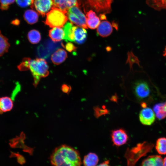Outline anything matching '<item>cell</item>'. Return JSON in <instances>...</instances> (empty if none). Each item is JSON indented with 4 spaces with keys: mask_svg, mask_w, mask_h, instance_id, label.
<instances>
[{
    "mask_svg": "<svg viewBox=\"0 0 166 166\" xmlns=\"http://www.w3.org/2000/svg\"><path fill=\"white\" fill-rule=\"evenodd\" d=\"M46 15L45 23L50 27H62L68 19L66 13L56 7L52 8Z\"/></svg>",
    "mask_w": 166,
    "mask_h": 166,
    "instance_id": "cell-4",
    "label": "cell"
},
{
    "mask_svg": "<svg viewBox=\"0 0 166 166\" xmlns=\"http://www.w3.org/2000/svg\"><path fill=\"white\" fill-rule=\"evenodd\" d=\"M65 47L67 50L70 52L76 50L77 49V47L73 43L70 42L67 43Z\"/></svg>",
    "mask_w": 166,
    "mask_h": 166,
    "instance_id": "cell-32",
    "label": "cell"
},
{
    "mask_svg": "<svg viewBox=\"0 0 166 166\" xmlns=\"http://www.w3.org/2000/svg\"><path fill=\"white\" fill-rule=\"evenodd\" d=\"M61 89L63 92L69 94L71 91L72 88L69 85L64 84L62 85Z\"/></svg>",
    "mask_w": 166,
    "mask_h": 166,
    "instance_id": "cell-34",
    "label": "cell"
},
{
    "mask_svg": "<svg viewBox=\"0 0 166 166\" xmlns=\"http://www.w3.org/2000/svg\"><path fill=\"white\" fill-rule=\"evenodd\" d=\"M134 90L136 97L141 99L147 97L150 93L148 85L144 81H140L136 82L134 85Z\"/></svg>",
    "mask_w": 166,
    "mask_h": 166,
    "instance_id": "cell-9",
    "label": "cell"
},
{
    "mask_svg": "<svg viewBox=\"0 0 166 166\" xmlns=\"http://www.w3.org/2000/svg\"><path fill=\"white\" fill-rule=\"evenodd\" d=\"M49 67L46 61L44 59L37 58L31 60L30 69L34 77V85L36 87L40 79L47 77L49 74Z\"/></svg>",
    "mask_w": 166,
    "mask_h": 166,
    "instance_id": "cell-3",
    "label": "cell"
},
{
    "mask_svg": "<svg viewBox=\"0 0 166 166\" xmlns=\"http://www.w3.org/2000/svg\"><path fill=\"white\" fill-rule=\"evenodd\" d=\"M66 14L68 19L73 24L85 29L88 28L86 24V17L79 6H74L69 8Z\"/></svg>",
    "mask_w": 166,
    "mask_h": 166,
    "instance_id": "cell-5",
    "label": "cell"
},
{
    "mask_svg": "<svg viewBox=\"0 0 166 166\" xmlns=\"http://www.w3.org/2000/svg\"><path fill=\"white\" fill-rule=\"evenodd\" d=\"M109 161L106 160L105 161L102 163L101 164H99V166H109Z\"/></svg>",
    "mask_w": 166,
    "mask_h": 166,
    "instance_id": "cell-35",
    "label": "cell"
},
{
    "mask_svg": "<svg viewBox=\"0 0 166 166\" xmlns=\"http://www.w3.org/2000/svg\"><path fill=\"white\" fill-rule=\"evenodd\" d=\"M100 17L101 20H104L106 19V17L104 14H100Z\"/></svg>",
    "mask_w": 166,
    "mask_h": 166,
    "instance_id": "cell-36",
    "label": "cell"
},
{
    "mask_svg": "<svg viewBox=\"0 0 166 166\" xmlns=\"http://www.w3.org/2000/svg\"><path fill=\"white\" fill-rule=\"evenodd\" d=\"M163 165L166 166V157L163 160Z\"/></svg>",
    "mask_w": 166,
    "mask_h": 166,
    "instance_id": "cell-39",
    "label": "cell"
},
{
    "mask_svg": "<svg viewBox=\"0 0 166 166\" xmlns=\"http://www.w3.org/2000/svg\"><path fill=\"white\" fill-rule=\"evenodd\" d=\"M98 160V157L96 154L90 152L84 156L83 163L85 166H95L97 164Z\"/></svg>",
    "mask_w": 166,
    "mask_h": 166,
    "instance_id": "cell-22",
    "label": "cell"
},
{
    "mask_svg": "<svg viewBox=\"0 0 166 166\" xmlns=\"http://www.w3.org/2000/svg\"><path fill=\"white\" fill-rule=\"evenodd\" d=\"M117 95H115L112 97L111 100H112V101H115V100L116 101L117 100Z\"/></svg>",
    "mask_w": 166,
    "mask_h": 166,
    "instance_id": "cell-38",
    "label": "cell"
},
{
    "mask_svg": "<svg viewBox=\"0 0 166 166\" xmlns=\"http://www.w3.org/2000/svg\"><path fill=\"white\" fill-rule=\"evenodd\" d=\"M111 137L114 144L119 146L126 143L128 136L124 130L120 129L113 130L111 134Z\"/></svg>",
    "mask_w": 166,
    "mask_h": 166,
    "instance_id": "cell-10",
    "label": "cell"
},
{
    "mask_svg": "<svg viewBox=\"0 0 166 166\" xmlns=\"http://www.w3.org/2000/svg\"><path fill=\"white\" fill-rule=\"evenodd\" d=\"M67 57L66 51L63 49H59L52 54L51 59L53 63L58 65L64 61Z\"/></svg>",
    "mask_w": 166,
    "mask_h": 166,
    "instance_id": "cell-16",
    "label": "cell"
},
{
    "mask_svg": "<svg viewBox=\"0 0 166 166\" xmlns=\"http://www.w3.org/2000/svg\"><path fill=\"white\" fill-rule=\"evenodd\" d=\"M74 27L73 23L68 22L63 26V30L65 33L63 39L66 41L74 42Z\"/></svg>",
    "mask_w": 166,
    "mask_h": 166,
    "instance_id": "cell-18",
    "label": "cell"
},
{
    "mask_svg": "<svg viewBox=\"0 0 166 166\" xmlns=\"http://www.w3.org/2000/svg\"><path fill=\"white\" fill-rule=\"evenodd\" d=\"M113 0H85L87 4L97 12L109 13Z\"/></svg>",
    "mask_w": 166,
    "mask_h": 166,
    "instance_id": "cell-6",
    "label": "cell"
},
{
    "mask_svg": "<svg viewBox=\"0 0 166 166\" xmlns=\"http://www.w3.org/2000/svg\"><path fill=\"white\" fill-rule=\"evenodd\" d=\"M106 50L107 51H109L111 50V48L109 46H108L106 48Z\"/></svg>",
    "mask_w": 166,
    "mask_h": 166,
    "instance_id": "cell-41",
    "label": "cell"
},
{
    "mask_svg": "<svg viewBox=\"0 0 166 166\" xmlns=\"http://www.w3.org/2000/svg\"><path fill=\"white\" fill-rule=\"evenodd\" d=\"M86 22L89 28L94 29L97 27L100 23V18L97 16L95 12L90 10L86 14Z\"/></svg>",
    "mask_w": 166,
    "mask_h": 166,
    "instance_id": "cell-13",
    "label": "cell"
},
{
    "mask_svg": "<svg viewBox=\"0 0 166 166\" xmlns=\"http://www.w3.org/2000/svg\"><path fill=\"white\" fill-rule=\"evenodd\" d=\"M28 38L31 43L35 44L38 43L41 39V35L40 32L35 30L30 31L28 34Z\"/></svg>",
    "mask_w": 166,
    "mask_h": 166,
    "instance_id": "cell-26",
    "label": "cell"
},
{
    "mask_svg": "<svg viewBox=\"0 0 166 166\" xmlns=\"http://www.w3.org/2000/svg\"><path fill=\"white\" fill-rule=\"evenodd\" d=\"M139 119L142 124L146 125H151L155 121V113L151 108L144 107L139 113Z\"/></svg>",
    "mask_w": 166,
    "mask_h": 166,
    "instance_id": "cell-8",
    "label": "cell"
},
{
    "mask_svg": "<svg viewBox=\"0 0 166 166\" xmlns=\"http://www.w3.org/2000/svg\"><path fill=\"white\" fill-rule=\"evenodd\" d=\"M74 32L75 42L81 44L85 42L87 38V32L85 28L74 26Z\"/></svg>",
    "mask_w": 166,
    "mask_h": 166,
    "instance_id": "cell-14",
    "label": "cell"
},
{
    "mask_svg": "<svg viewBox=\"0 0 166 166\" xmlns=\"http://www.w3.org/2000/svg\"><path fill=\"white\" fill-rule=\"evenodd\" d=\"M49 35L52 41L54 42L61 41L65 36L64 31L60 27H53L49 31Z\"/></svg>",
    "mask_w": 166,
    "mask_h": 166,
    "instance_id": "cell-17",
    "label": "cell"
},
{
    "mask_svg": "<svg viewBox=\"0 0 166 166\" xmlns=\"http://www.w3.org/2000/svg\"><path fill=\"white\" fill-rule=\"evenodd\" d=\"M112 25L107 21L101 22L97 27V33L101 36L105 37L109 36L112 33Z\"/></svg>",
    "mask_w": 166,
    "mask_h": 166,
    "instance_id": "cell-12",
    "label": "cell"
},
{
    "mask_svg": "<svg viewBox=\"0 0 166 166\" xmlns=\"http://www.w3.org/2000/svg\"><path fill=\"white\" fill-rule=\"evenodd\" d=\"M156 117L161 120L166 117V101L156 104L153 108Z\"/></svg>",
    "mask_w": 166,
    "mask_h": 166,
    "instance_id": "cell-19",
    "label": "cell"
},
{
    "mask_svg": "<svg viewBox=\"0 0 166 166\" xmlns=\"http://www.w3.org/2000/svg\"><path fill=\"white\" fill-rule=\"evenodd\" d=\"M127 55L128 58L126 63H129L130 69H132V65L134 63H136L139 64V61L137 57L133 54L132 51L128 52Z\"/></svg>",
    "mask_w": 166,
    "mask_h": 166,
    "instance_id": "cell-28",
    "label": "cell"
},
{
    "mask_svg": "<svg viewBox=\"0 0 166 166\" xmlns=\"http://www.w3.org/2000/svg\"><path fill=\"white\" fill-rule=\"evenodd\" d=\"M18 20H15L13 21L11 23L12 24L14 25H17V24H18Z\"/></svg>",
    "mask_w": 166,
    "mask_h": 166,
    "instance_id": "cell-37",
    "label": "cell"
},
{
    "mask_svg": "<svg viewBox=\"0 0 166 166\" xmlns=\"http://www.w3.org/2000/svg\"><path fill=\"white\" fill-rule=\"evenodd\" d=\"M154 146L151 143L144 141L137 144L131 149H127L125 156L127 160L128 165H134L140 158L151 152Z\"/></svg>",
    "mask_w": 166,
    "mask_h": 166,
    "instance_id": "cell-2",
    "label": "cell"
},
{
    "mask_svg": "<svg viewBox=\"0 0 166 166\" xmlns=\"http://www.w3.org/2000/svg\"><path fill=\"white\" fill-rule=\"evenodd\" d=\"M13 107V101L10 98L6 96L0 98V109L3 112L10 111Z\"/></svg>",
    "mask_w": 166,
    "mask_h": 166,
    "instance_id": "cell-20",
    "label": "cell"
},
{
    "mask_svg": "<svg viewBox=\"0 0 166 166\" xmlns=\"http://www.w3.org/2000/svg\"><path fill=\"white\" fill-rule=\"evenodd\" d=\"M14 157H17V160L18 163L21 164L23 163L24 160L22 156L18 154L15 153L11 152V155L10 156V157L12 158Z\"/></svg>",
    "mask_w": 166,
    "mask_h": 166,
    "instance_id": "cell-33",
    "label": "cell"
},
{
    "mask_svg": "<svg viewBox=\"0 0 166 166\" xmlns=\"http://www.w3.org/2000/svg\"><path fill=\"white\" fill-rule=\"evenodd\" d=\"M17 4L19 6L24 8L31 5L33 0H15Z\"/></svg>",
    "mask_w": 166,
    "mask_h": 166,
    "instance_id": "cell-30",
    "label": "cell"
},
{
    "mask_svg": "<svg viewBox=\"0 0 166 166\" xmlns=\"http://www.w3.org/2000/svg\"><path fill=\"white\" fill-rule=\"evenodd\" d=\"M10 46L8 39L2 34L0 30V57L8 52Z\"/></svg>",
    "mask_w": 166,
    "mask_h": 166,
    "instance_id": "cell-23",
    "label": "cell"
},
{
    "mask_svg": "<svg viewBox=\"0 0 166 166\" xmlns=\"http://www.w3.org/2000/svg\"><path fill=\"white\" fill-rule=\"evenodd\" d=\"M51 164L55 166H78L81 164L78 152L66 145L56 148L51 155Z\"/></svg>",
    "mask_w": 166,
    "mask_h": 166,
    "instance_id": "cell-1",
    "label": "cell"
},
{
    "mask_svg": "<svg viewBox=\"0 0 166 166\" xmlns=\"http://www.w3.org/2000/svg\"><path fill=\"white\" fill-rule=\"evenodd\" d=\"M163 56L166 58V46L164 51Z\"/></svg>",
    "mask_w": 166,
    "mask_h": 166,
    "instance_id": "cell-40",
    "label": "cell"
},
{
    "mask_svg": "<svg viewBox=\"0 0 166 166\" xmlns=\"http://www.w3.org/2000/svg\"><path fill=\"white\" fill-rule=\"evenodd\" d=\"M53 0H33L31 7L34 9L40 14L44 17L53 7Z\"/></svg>",
    "mask_w": 166,
    "mask_h": 166,
    "instance_id": "cell-7",
    "label": "cell"
},
{
    "mask_svg": "<svg viewBox=\"0 0 166 166\" xmlns=\"http://www.w3.org/2000/svg\"><path fill=\"white\" fill-rule=\"evenodd\" d=\"M31 60L30 58H23L22 62L17 66L18 69L21 71H24L29 69Z\"/></svg>",
    "mask_w": 166,
    "mask_h": 166,
    "instance_id": "cell-27",
    "label": "cell"
},
{
    "mask_svg": "<svg viewBox=\"0 0 166 166\" xmlns=\"http://www.w3.org/2000/svg\"><path fill=\"white\" fill-rule=\"evenodd\" d=\"M3 112L0 109V114H2V113Z\"/></svg>",
    "mask_w": 166,
    "mask_h": 166,
    "instance_id": "cell-42",
    "label": "cell"
},
{
    "mask_svg": "<svg viewBox=\"0 0 166 166\" xmlns=\"http://www.w3.org/2000/svg\"><path fill=\"white\" fill-rule=\"evenodd\" d=\"M53 7L58 8L66 13L70 7L76 6H79L81 4L80 0H53Z\"/></svg>",
    "mask_w": 166,
    "mask_h": 166,
    "instance_id": "cell-11",
    "label": "cell"
},
{
    "mask_svg": "<svg viewBox=\"0 0 166 166\" xmlns=\"http://www.w3.org/2000/svg\"><path fill=\"white\" fill-rule=\"evenodd\" d=\"M163 160L160 156L152 155L143 161L141 165L143 166H163Z\"/></svg>",
    "mask_w": 166,
    "mask_h": 166,
    "instance_id": "cell-15",
    "label": "cell"
},
{
    "mask_svg": "<svg viewBox=\"0 0 166 166\" xmlns=\"http://www.w3.org/2000/svg\"><path fill=\"white\" fill-rule=\"evenodd\" d=\"M149 6L156 10L166 9V0H146Z\"/></svg>",
    "mask_w": 166,
    "mask_h": 166,
    "instance_id": "cell-25",
    "label": "cell"
},
{
    "mask_svg": "<svg viewBox=\"0 0 166 166\" xmlns=\"http://www.w3.org/2000/svg\"><path fill=\"white\" fill-rule=\"evenodd\" d=\"M23 17L25 21L29 24H32L38 21V13L32 10H27L25 12Z\"/></svg>",
    "mask_w": 166,
    "mask_h": 166,
    "instance_id": "cell-21",
    "label": "cell"
},
{
    "mask_svg": "<svg viewBox=\"0 0 166 166\" xmlns=\"http://www.w3.org/2000/svg\"><path fill=\"white\" fill-rule=\"evenodd\" d=\"M156 149L158 153L161 155L166 154V138L161 137L156 142Z\"/></svg>",
    "mask_w": 166,
    "mask_h": 166,
    "instance_id": "cell-24",
    "label": "cell"
},
{
    "mask_svg": "<svg viewBox=\"0 0 166 166\" xmlns=\"http://www.w3.org/2000/svg\"><path fill=\"white\" fill-rule=\"evenodd\" d=\"M94 111L95 115L97 117L102 115L107 114L109 112L107 109H101L98 107H95Z\"/></svg>",
    "mask_w": 166,
    "mask_h": 166,
    "instance_id": "cell-31",
    "label": "cell"
},
{
    "mask_svg": "<svg viewBox=\"0 0 166 166\" xmlns=\"http://www.w3.org/2000/svg\"><path fill=\"white\" fill-rule=\"evenodd\" d=\"M15 0H0V9L2 10H6L10 5L14 3Z\"/></svg>",
    "mask_w": 166,
    "mask_h": 166,
    "instance_id": "cell-29",
    "label": "cell"
}]
</instances>
